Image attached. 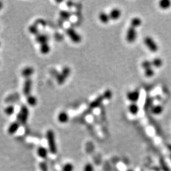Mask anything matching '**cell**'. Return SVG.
Listing matches in <instances>:
<instances>
[{
	"instance_id": "6da1fadb",
	"label": "cell",
	"mask_w": 171,
	"mask_h": 171,
	"mask_svg": "<svg viewBox=\"0 0 171 171\" xmlns=\"http://www.w3.org/2000/svg\"><path fill=\"white\" fill-rule=\"evenodd\" d=\"M46 137L47 140L49 151L52 154H55L58 152L57 143L55 141V136L52 130H48L46 133Z\"/></svg>"
},
{
	"instance_id": "7a4b0ae2",
	"label": "cell",
	"mask_w": 171,
	"mask_h": 171,
	"mask_svg": "<svg viewBox=\"0 0 171 171\" xmlns=\"http://www.w3.org/2000/svg\"><path fill=\"white\" fill-rule=\"evenodd\" d=\"M29 117V110L26 106H22L17 117V121L22 125L26 124Z\"/></svg>"
},
{
	"instance_id": "3957f363",
	"label": "cell",
	"mask_w": 171,
	"mask_h": 171,
	"mask_svg": "<svg viewBox=\"0 0 171 171\" xmlns=\"http://www.w3.org/2000/svg\"><path fill=\"white\" fill-rule=\"evenodd\" d=\"M143 42L145 43V45L148 47V49L152 52H156L157 50H158V47L157 45V43L153 40V39L150 36L146 37Z\"/></svg>"
},
{
	"instance_id": "277c9868",
	"label": "cell",
	"mask_w": 171,
	"mask_h": 171,
	"mask_svg": "<svg viewBox=\"0 0 171 171\" xmlns=\"http://www.w3.org/2000/svg\"><path fill=\"white\" fill-rule=\"evenodd\" d=\"M137 38V32L136 28L130 26L126 32V39L128 43H133Z\"/></svg>"
},
{
	"instance_id": "5b68a950",
	"label": "cell",
	"mask_w": 171,
	"mask_h": 171,
	"mask_svg": "<svg viewBox=\"0 0 171 171\" xmlns=\"http://www.w3.org/2000/svg\"><path fill=\"white\" fill-rule=\"evenodd\" d=\"M67 33L69 38H70L71 40L74 42V43H78L80 42L81 37L78 33H76V31H75L74 29L71 28L68 29Z\"/></svg>"
},
{
	"instance_id": "8992f818",
	"label": "cell",
	"mask_w": 171,
	"mask_h": 171,
	"mask_svg": "<svg viewBox=\"0 0 171 171\" xmlns=\"http://www.w3.org/2000/svg\"><path fill=\"white\" fill-rule=\"evenodd\" d=\"M140 96V93L138 90L129 91L126 94L127 99L132 103H136L137 102L139 99Z\"/></svg>"
},
{
	"instance_id": "52a82bcc",
	"label": "cell",
	"mask_w": 171,
	"mask_h": 171,
	"mask_svg": "<svg viewBox=\"0 0 171 171\" xmlns=\"http://www.w3.org/2000/svg\"><path fill=\"white\" fill-rule=\"evenodd\" d=\"M32 86V81L31 78H27L24 83L23 92L24 95L26 97H28L31 95V91Z\"/></svg>"
},
{
	"instance_id": "ba28073f",
	"label": "cell",
	"mask_w": 171,
	"mask_h": 171,
	"mask_svg": "<svg viewBox=\"0 0 171 171\" xmlns=\"http://www.w3.org/2000/svg\"><path fill=\"white\" fill-rule=\"evenodd\" d=\"M70 73V69L68 67H65L64 69H63L62 73L59 74L57 76V81L58 83L61 84L64 82L65 79H67V77L69 75Z\"/></svg>"
},
{
	"instance_id": "9c48e42d",
	"label": "cell",
	"mask_w": 171,
	"mask_h": 171,
	"mask_svg": "<svg viewBox=\"0 0 171 171\" xmlns=\"http://www.w3.org/2000/svg\"><path fill=\"white\" fill-rule=\"evenodd\" d=\"M19 126H20L19 122L17 121H14L13 122H12L8 127L7 130V132L10 135H14V133H16V132L18 130Z\"/></svg>"
},
{
	"instance_id": "30bf717a",
	"label": "cell",
	"mask_w": 171,
	"mask_h": 171,
	"mask_svg": "<svg viewBox=\"0 0 171 171\" xmlns=\"http://www.w3.org/2000/svg\"><path fill=\"white\" fill-rule=\"evenodd\" d=\"M104 100H105V98L103 95H100L91 102L89 105V107H91V109H95L99 107Z\"/></svg>"
},
{
	"instance_id": "8fae6325",
	"label": "cell",
	"mask_w": 171,
	"mask_h": 171,
	"mask_svg": "<svg viewBox=\"0 0 171 171\" xmlns=\"http://www.w3.org/2000/svg\"><path fill=\"white\" fill-rule=\"evenodd\" d=\"M109 15L110 19H112V20H117V19H119L120 17H121V10H119V9L117 8H113L110 12Z\"/></svg>"
},
{
	"instance_id": "7c38bea8",
	"label": "cell",
	"mask_w": 171,
	"mask_h": 171,
	"mask_svg": "<svg viewBox=\"0 0 171 171\" xmlns=\"http://www.w3.org/2000/svg\"><path fill=\"white\" fill-rule=\"evenodd\" d=\"M150 111L154 115H159L163 111V107L161 105H153L150 109Z\"/></svg>"
},
{
	"instance_id": "4fadbf2b",
	"label": "cell",
	"mask_w": 171,
	"mask_h": 171,
	"mask_svg": "<svg viewBox=\"0 0 171 171\" xmlns=\"http://www.w3.org/2000/svg\"><path fill=\"white\" fill-rule=\"evenodd\" d=\"M69 115L66 112L62 111L60 112L58 116V120L60 123L65 124L69 121Z\"/></svg>"
},
{
	"instance_id": "5bb4252c",
	"label": "cell",
	"mask_w": 171,
	"mask_h": 171,
	"mask_svg": "<svg viewBox=\"0 0 171 171\" xmlns=\"http://www.w3.org/2000/svg\"><path fill=\"white\" fill-rule=\"evenodd\" d=\"M34 69L32 67L25 68L22 71V75L25 79L31 78V76L34 74Z\"/></svg>"
},
{
	"instance_id": "9a60e30c",
	"label": "cell",
	"mask_w": 171,
	"mask_h": 171,
	"mask_svg": "<svg viewBox=\"0 0 171 171\" xmlns=\"http://www.w3.org/2000/svg\"><path fill=\"white\" fill-rule=\"evenodd\" d=\"M36 40L38 43L40 44V45H42L48 43V37L47 35L39 33L37 35H36Z\"/></svg>"
},
{
	"instance_id": "2e32d148",
	"label": "cell",
	"mask_w": 171,
	"mask_h": 171,
	"mask_svg": "<svg viewBox=\"0 0 171 171\" xmlns=\"http://www.w3.org/2000/svg\"><path fill=\"white\" fill-rule=\"evenodd\" d=\"M48 154V151L46 148L43 146H40L38 148L37 150V154L38 156L40 157L41 158L44 159L45 158H47Z\"/></svg>"
},
{
	"instance_id": "e0dca14e",
	"label": "cell",
	"mask_w": 171,
	"mask_h": 171,
	"mask_svg": "<svg viewBox=\"0 0 171 171\" xmlns=\"http://www.w3.org/2000/svg\"><path fill=\"white\" fill-rule=\"evenodd\" d=\"M99 18L100 22L104 24H107L109 22L110 20L109 15L105 12H101L99 15Z\"/></svg>"
},
{
	"instance_id": "ac0fdd59",
	"label": "cell",
	"mask_w": 171,
	"mask_h": 171,
	"mask_svg": "<svg viewBox=\"0 0 171 171\" xmlns=\"http://www.w3.org/2000/svg\"><path fill=\"white\" fill-rule=\"evenodd\" d=\"M128 110L132 115H136L139 112V107L136 103H131L128 106Z\"/></svg>"
},
{
	"instance_id": "d6986e66",
	"label": "cell",
	"mask_w": 171,
	"mask_h": 171,
	"mask_svg": "<svg viewBox=\"0 0 171 171\" xmlns=\"http://www.w3.org/2000/svg\"><path fill=\"white\" fill-rule=\"evenodd\" d=\"M159 7L162 10H167L171 6V1L169 0H161L158 3Z\"/></svg>"
},
{
	"instance_id": "ffe728a7",
	"label": "cell",
	"mask_w": 171,
	"mask_h": 171,
	"mask_svg": "<svg viewBox=\"0 0 171 171\" xmlns=\"http://www.w3.org/2000/svg\"><path fill=\"white\" fill-rule=\"evenodd\" d=\"M142 24V20L139 17H134L132 18L130 22V26L135 28L140 26Z\"/></svg>"
},
{
	"instance_id": "44dd1931",
	"label": "cell",
	"mask_w": 171,
	"mask_h": 171,
	"mask_svg": "<svg viewBox=\"0 0 171 171\" xmlns=\"http://www.w3.org/2000/svg\"><path fill=\"white\" fill-rule=\"evenodd\" d=\"M151 63H152V67H155L156 68H159L163 64L162 60L159 58H154L151 61Z\"/></svg>"
},
{
	"instance_id": "7402d4cb",
	"label": "cell",
	"mask_w": 171,
	"mask_h": 171,
	"mask_svg": "<svg viewBox=\"0 0 171 171\" xmlns=\"http://www.w3.org/2000/svg\"><path fill=\"white\" fill-rule=\"evenodd\" d=\"M27 101L28 105H29L31 106H36L37 103V98L32 95H31L28 97H27Z\"/></svg>"
},
{
	"instance_id": "603a6c76",
	"label": "cell",
	"mask_w": 171,
	"mask_h": 171,
	"mask_svg": "<svg viewBox=\"0 0 171 171\" xmlns=\"http://www.w3.org/2000/svg\"><path fill=\"white\" fill-rule=\"evenodd\" d=\"M50 50V47L48 44V43H46V44L40 45V50L42 54H48V53L49 52Z\"/></svg>"
},
{
	"instance_id": "cb8c5ba5",
	"label": "cell",
	"mask_w": 171,
	"mask_h": 171,
	"mask_svg": "<svg viewBox=\"0 0 171 171\" xmlns=\"http://www.w3.org/2000/svg\"><path fill=\"white\" fill-rule=\"evenodd\" d=\"M153 98L151 97H149L147 98L145 101V107L146 109H151L153 106Z\"/></svg>"
},
{
	"instance_id": "d4e9b609",
	"label": "cell",
	"mask_w": 171,
	"mask_h": 171,
	"mask_svg": "<svg viewBox=\"0 0 171 171\" xmlns=\"http://www.w3.org/2000/svg\"><path fill=\"white\" fill-rule=\"evenodd\" d=\"M74 169V167L73 164L71 163H67L63 167L62 171H73Z\"/></svg>"
},
{
	"instance_id": "484cf974",
	"label": "cell",
	"mask_w": 171,
	"mask_h": 171,
	"mask_svg": "<svg viewBox=\"0 0 171 171\" xmlns=\"http://www.w3.org/2000/svg\"><path fill=\"white\" fill-rule=\"evenodd\" d=\"M141 67L143 69V70L148 69L150 68H152L151 61H150L148 60H145L141 63Z\"/></svg>"
},
{
	"instance_id": "4316f807",
	"label": "cell",
	"mask_w": 171,
	"mask_h": 171,
	"mask_svg": "<svg viewBox=\"0 0 171 171\" xmlns=\"http://www.w3.org/2000/svg\"><path fill=\"white\" fill-rule=\"evenodd\" d=\"M5 114L7 115V116H11L12 114H14V107L13 106L10 105L7 106L5 110Z\"/></svg>"
},
{
	"instance_id": "83f0119b",
	"label": "cell",
	"mask_w": 171,
	"mask_h": 171,
	"mask_svg": "<svg viewBox=\"0 0 171 171\" xmlns=\"http://www.w3.org/2000/svg\"><path fill=\"white\" fill-rule=\"evenodd\" d=\"M29 31L31 34L35 35H37L39 34V30H38V27L35 25V24L34 25H32L29 27Z\"/></svg>"
},
{
	"instance_id": "f1b7e54d",
	"label": "cell",
	"mask_w": 171,
	"mask_h": 171,
	"mask_svg": "<svg viewBox=\"0 0 171 171\" xmlns=\"http://www.w3.org/2000/svg\"><path fill=\"white\" fill-rule=\"evenodd\" d=\"M144 73H145V76H147L148 78H151L154 76V71L152 68L145 69L144 70Z\"/></svg>"
},
{
	"instance_id": "f546056e",
	"label": "cell",
	"mask_w": 171,
	"mask_h": 171,
	"mask_svg": "<svg viewBox=\"0 0 171 171\" xmlns=\"http://www.w3.org/2000/svg\"><path fill=\"white\" fill-rule=\"evenodd\" d=\"M83 171H95L94 167L91 163H88L84 167Z\"/></svg>"
},
{
	"instance_id": "4dcf8cb0",
	"label": "cell",
	"mask_w": 171,
	"mask_h": 171,
	"mask_svg": "<svg viewBox=\"0 0 171 171\" xmlns=\"http://www.w3.org/2000/svg\"><path fill=\"white\" fill-rule=\"evenodd\" d=\"M102 95L104 96L105 99L109 100V99H110L112 96V93L111 91L108 89L107 91H105Z\"/></svg>"
},
{
	"instance_id": "1f68e13d",
	"label": "cell",
	"mask_w": 171,
	"mask_h": 171,
	"mask_svg": "<svg viewBox=\"0 0 171 171\" xmlns=\"http://www.w3.org/2000/svg\"><path fill=\"white\" fill-rule=\"evenodd\" d=\"M60 16L63 19L67 20L68 18H69V17L70 16V14L69 12H67V11H62L60 12Z\"/></svg>"
},
{
	"instance_id": "d6a6232c",
	"label": "cell",
	"mask_w": 171,
	"mask_h": 171,
	"mask_svg": "<svg viewBox=\"0 0 171 171\" xmlns=\"http://www.w3.org/2000/svg\"><path fill=\"white\" fill-rule=\"evenodd\" d=\"M3 3H1V2H0V10H1V9L3 8Z\"/></svg>"
}]
</instances>
